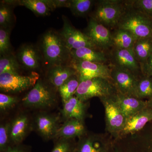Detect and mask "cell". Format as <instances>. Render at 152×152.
<instances>
[{"mask_svg":"<svg viewBox=\"0 0 152 152\" xmlns=\"http://www.w3.org/2000/svg\"><path fill=\"white\" fill-rule=\"evenodd\" d=\"M127 4L126 9L120 19L118 28L127 31L137 39L152 37V18Z\"/></svg>","mask_w":152,"mask_h":152,"instance_id":"obj_1","label":"cell"},{"mask_svg":"<svg viewBox=\"0 0 152 152\" xmlns=\"http://www.w3.org/2000/svg\"><path fill=\"white\" fill-rule=\"evenodd\" d=\"M42 47L45 60L53 66L62 65L70 61V51L60 34L52 30L45 33L42 39Z\"/></svg>","mask_w":152,"mask_h":152,"instance_id":"obj_2","label":"cell"},{"mask_svg":"<svg viewBox=\"0 0 152 152\" xmlns=\"http://www.w3.org/2000/svg\"><path fill=\"white\" fill-rule=\"evenodd\" d=\"M118 91L113 82L102 78H95L80 80L75 96L83 102H87L94 97L110 96Z\"/></svg>","mask_w":152,"mask_h":152,"instance_id":"obj_3","label":"cell"},{"mask_svg":"<svg viewBox=\"0 0 152 152\" xmlns=\"http://www.w3.org/2000/svg\"><path fill=\"white\" fill-rule=\"evenodd\" d=\"M127 5L117 0L99 1L92 18L106 27L117 26Z\"/></svg>","mask_w":152,"mask_h":152,"instance_id":"obj_4","label":"cell"},{"mask_svg":"<svg viewBox=\"0 0 152 152\" xmlns=\"http://www.w3.org/2000/svg\"><path fill=\"white\" fill-rule=\"evenodd\" d=\"M115 95L99 99L104 108L106 130L116 137L124 127L127 118L116 101Z\"/></svg>","mask_w":152,"mask_h":152,"instance_id":"obj_5","label":"cell"},{"mask_svg":"<svg viewBox=\"0 0 152 152\" xmlns=\"http://www.w3.org/2000/svg\"><path fill=\"white\" fill-rule=\"evenodd\" d=\"M26 107L34 109H47L56 104L54 93L41 80H38L33 88L23 99Z\"/></svg>","mask_w":152,"mask_h":152,"instance_id":"obj_6","label":"cell"},{"mask_svg":"<svg viewBox=\"0 0 152 152\" xmlns=\"http://www.w3.org/2000/svg\"><path fill=\"white\" fill-rule=\"evenodd\" d=\"M39 78V74L33 72L29 75L5 73L0 74V89L5 93H17L34 87Z\"/></svg>","mask_w":152,"mask_h":152,"instance_id":"obj_7","label":"cell"},{"mask_svg":"<svg viewBox=\"0 0 152 152\" xmlns=\"http://www.w3.org/2000/svg\"><path fill=\"white\" fill-rule=\"evenodd\" d=\"M69 66L77 71L80 80L102 78L112 82L111 67L105 64L70 60Z\"/></svg>","mask_w":152,"mask_h":152,"instance_id":"obj_8","label":"cell"},{"mask_svg":"<svg viewBox=\"0 0 152 152\" xmlns=\"http://www.w3.org/2000/svg\"><path fill=\"white\" fill-rule=\"evenodd\" d=\"M63 19L64 25L59 34L70 51L83 48L97 49L86 34L73 26L65 17L63 16Z\"/></svg>","mask_w":152,"mask_h":152,"instance_id":"obj_9","label":"cell"},{"mask_svg":"<svg viewBox=\"0 0 152 152\" xmlns=\"http://www.w3.org/2000/svg\"><path fill=\"white\" fill-rule=\"evenodd\" d=\"M140 77L128 70L111 66L112 82L118 92L122 94L136 97V89Z\"/></svg>","mask_w":152,"mask_h":152,"instance_id":"obj_10","label":"cell"},{"mask_svg":"<svg viewBox=\"0 0 152 152\" xmlns=\"http://www.w3.org/2000/svg\"><path fill=\"white\" fill-rule=\"evenodd\" d=\"M113 144L104 134L88 132L79 138L75 152H111Z\"/></svg>","mask_w":152,"mask_h":152,"instance_id":"obj_11","label":"cell"},{"mask_svg":"<svg viewBox=\"0 0 152 152\" xmlns=\"http://www.w3.org/2000/svg\"><path fill=\"white\" fill-rule=\"evenodd\" d=\"M86 34L99 50L104 51L113 46L112 33L107 28L92 18L88 22Z\"/></svg>","mask_w":152,"mask_h":152,"instance_id":"obj_12","label":"cell"},{"mask_svg":"<svg viewBox=\"0 0 152 152\" xmlns=\"http://www.w3.org/2000/svg\"><path fill=\"white\" fill-rule=\"evenodd\" d=\"M58 116L46 113H39L34 120L36 131L45 140L54 139L60 126Z\"/></svg>","mask_w":152,"mask_h":152,"instance_id":"obj_13","label":"cell"},{"mask_svg":"<svg viewBox=\"0 0 152 152\" xmlns=\"http://www.w3.org/2000/svg\"><path fill=\"white\" fill-rule=\"evenodd\" d=\"M152 121V110L147 106L140 111L127 118L124 127L116 138L121 139L137 132Z\"/></svg>","mask_w":152,"mask_h":152,"instance_id":"obj_14","label":"cell"},{"mask_svg":"<svg viewBox=\"0 0 152 152\" xmlns=\"http://www.w3.org/2000/svg\"><path fill=\"white\" fill-rule=\"evenodd\" d=\"M110 56L113 66L128 70L137 75L140 72L142 73L140 64L136 59L132 50L114 47Z\"/></svg>","mask_w":152,"mask_h":152,"instance_id":"obj_15","label":"cell"},{"mask_svg":"<svg viewBox=\"0 0 152 152\" xmlns=\"http://www.w3.org/2000/svg\"><path fill=\"white\" fill-rule=\"evenodd\" d=\"M30 118L27 114H21L10 122V137L12 146L21 144L31 127Z\"/></svg>","mask_w":152,"mask_h":152,"instance_id":"obj_16","label":"cell"},{"mask_svg":"<svg viewBox=\"0 0 152 152\" xmlns=\"http://www.w3.org/2000/svg\"><path fill=\"white\" fill-rule=\"evenodd\" d=\"M88 132L84 121L69 119L66 120L64 124L59 128L54 139L79 138Z\"/></svg>","mask_w":152,"mask_h":152,"instance_id":"obj_17","label":"cell"},{"mask_svg":"<svg viewBox=\"0 0 152 152\" xmlns=\"http://www.w3.org/2000/svg\"><path fill=\"white\" fill-rule=\"evenodd\" d=\"M121 110L127 118L143 110L148 106L147 100L118 92L114 96Z\"/></svg>","mask_w":152,"mask_h":152,"instance_id":"obj_18","label":"cell"},{"mask_svg":"<svg viewBox=\"0 0 152 152\" xmlns=\"http://www.w3.org/2000/svg\"><path fill=\"white\" fill-rule=\"evenodd\" d=\"M88 103L74 96L63 104L61 114L65 119L74 118L84 121L86 117Z\"/></svg>","mask_w":152,"mask_h":152,"instance_id":"obj_19","label":"cell"},{"mask_svg":"<svg viewBox=\"0 0 152 152\" xmlns=\"http://www.w3.org/2000/svg\"><path fill=\"white\" fill-rule=\"evenodd\" d=\"M77 74V71L70 66H53L48 73V80L50 84L58 90L70 78Z\"/></svg>","mask_w":152,"mask_h":152,"instance_id":"obj_20","label":"cell"},{"mask_svg":"<svg viewBox=\"0 0 152 152\" xmlns=\"http://www.w3.org/2000/svg\"><path fill=\"white\" fill-rule=\"evenodd\" d=\"M70 60L88 61L105 64L108 58L104 51L88 48H81L70 51Z\"/></svg>","mask_w":152,"mask_h":152,"instance_id":"obj_21","label":"cell"},{"mask_svg":"<svg viewBox=\"0 0 152 152\" xmlns=\"http://www.w3.org/2000/svg\"><path fill=\"white\" fill-rule=\"evenodd\" d=\"M17 59L26 69L35 70L40 66V58L36 49L32 45L23 46L18 52Z\"/></svg>","mask_w":152,"mask_h":152,"instance_id":"obj_22","label":"cell"},{"mask_svg":"<svg viewBox=\"0 0 152 152\" xmlns=\"http://www.w3.org/2000/svg\"><path fill=\"white\" fill-rule=\"evenodd\" d=\"M113 46L117 48L132 50L137 39L126 30L118 28L112 34Z\"/></svg>","mask_w":152,"mask_h":152,"instance_id":"obj_23","label":"cell"},{"mask_svg":"<svg viewBox=\"0 0 152 152\" xmlns=\"http://www.w3.org/2000/svg\"><path fill=\"white\" fill-rule=\"evenodd\" d=\"M132 51L140 64L145 62L152 53V37L138 39Z\"/></svg>","mask_w":152,"mask_h":152,"instance_id":"obj_24","label":"cell"},{"mask_svg":"<svg viewBox=\"0 0 152 152\" xmlns=\"http://www.w3.org/2000/svg\"><path fill=\"white\" fill-rule=\"evenodd\" d=\"M17 2L19 5L24 6L38 16L48 15L52 11L47 0H21Z\"/></svg>","mask_w":152,"mask_h":152,"instance_id":"obj_25","label":"cell"},{"mask_svg":"<svg viewBox=\"0 0 152 152\" xmlns=\"http://www.w3.org/2000/svg\"><path fill=\"white\" fill-rule=\"evenodd\" d=\"M80 82V78L78 75L77 74L70 78L59 88L58 91L63 104L75 96Z\"/></svg>","mask_w":152,"mask_h":152,"instance_id":"obj_26","label":"cell"},{"mask_svg":"<svg viewBox=\"0 0 152 152\" xmlns=\"http://www.w3.org/2000/svg\"><path fill=\"white\" fill-rule=\"evenodd\" d=\"M20 65L17 58L12 54L1 56L0 58V74L9 73L19 74Z\"/></svg>","mask_w":152,"mask_h":152,"instance_id":"obj_27","label":"cell"},{"mask_svg":"<svg viewBox=\"0 0 152 152\" xmlns=\"http://www.w3.org/2000/svg\"><path fill=\"white\" fill-rule=\"evenodd\" d=\"M136 97L148 100L152 98V77L142 75L139 77L136 91Z\"/></svg>","mask_w":152,"mask_h":152,"instance_id":"obj_28","label":"cell"},{"mask_svg":"<svg viewBox=\"0 0 152 152\" xmlns=\"http://www.w3.org/2000/svg\"><path fill=\"white\" fill-rule=\"evenodd\" d=\"M113 152H152V133L145 136L138 145L121 147Z\"/></svg>","mask_w":152,"mask_h":152,"instance_id":"obj_29","label":"cell"},{"mask_svg":"<svg viewBox=\"0 0 152 152\" xmlns=\"http://www.w3.org/2000/svg\"><path fill=\"white\" fill-rule=\"evenodd\" d=\"M94 2L91 0H71L69 8L74 15L84 16L91 10Z\"/></svg>","mask_w":152,"mask_h":152,"instance_id":"obj_30","label":"cell"},{"mask_svg":"<svg viewBox=\"0 0 152 152\" xmlns=\"http://www.w3.org/2000/svg\"><path fill=\"white\" fill-rule=\"evenodd\" d=\"M12 146L10 137V122L0 126V152L5 151Z\"/></svg>","mask_w":152,"mask_h":152,"instance_id":"obj_31","label":"cell"},{"mask_svg":"<svg viewBox=\"0 0 152 152\" xmlns=\"http://www.w3.org/2000/svg\"><path fill=\"white\" fill-rule=\"evenodd\" d=\"M51 152H75L77 142L75 139L59 138L56 140Z\"/></svg>","mask_w":152,"mask_h":152,"instance_id":"obj_32","label":"cell"},{"mask_svg":"<svg viewBox=\"0 0 152 152\" xmlns=\"http://www.w3.org/2000/svg\"><path fill=\"white\" fill-rule=\"evenodd\" d=\"M10 31L8 28H0V53L1 56L10 53L11 45L10 42Z\"/></svg>","mask_w":152,"mask_h":152,"instance_id":"obj_33","label":"cell"},{"mask_svg":"<svg viewBox=\"0 0 152 152\" xmlns=\"http://www.w3.org/2000/svg\"><path fill=\"white\" fill-rule=\"evenodd\" d=\"M0 7V26L1 27L8 28L12 20V10L11 4L5 1Z\"/></svg>","mask_w":152,"mask_h":152,"instance_id":"obj_34","label":"cell"},{"mask_svg":"<svg viewBox=\"0 0 152 152\" xmlns=\"http://www.w3.org/2000/svg\"><path fill=\"white\" fill-rule=\"evenodd\" d=\"M131 2L133 7L152 18V0H137Z\"/></svg>","mask_w":152,"mask_h":152,"instance_id":"obj_35","label":"cell"},{"mask_svg":"<svg viewBox=\"0 0 152 152\" xmlns=\"http://www.w3.org/2000/svg\"><path fill=\"white\" fill-rule=\"evenodd\" d=\"M18 101L16 97L1 93L0 94V110L4 112L13 107Z\"/></svg>","mask_w":152,"mask_h":152,"instance_id":"obj_36","label":"cell"},{"mask_svg":"<svg viewBox=\"0 0 152 152\" xmlns=\"http://www.w3.org/2000/svg\"><path fill=\"white\" fill-rule=\"evenodd\" d=\"M140 66L142 75L152 77V53Z\"/></svg>","mask_w":152,"mask_h":152,"instance_id":"obj_37","label":"cell"},{"mask_svg":"<svg viewBox=\"0 0 152 152\" xmlns=\"http://www.w3.org/2000/svg\"><path fill=\"white\" fill-rule=\"evenodd\" d=\"M52 11L60 7H69L70 1L66 0H47Z\"/></svg>","mask_w":152,"mask_h":152,"instance_id":"obj_38","label":"cell"},{"mask_svg":"<svg viewBox=\"0 0 152 152\" xmlns=\"http://www.w3.org/2000/svg\"><path fill=\"white\" fill-rule=\"evenodd\" d=\"M4 152H31V148L28 146L21 144L13 146Z\"/></svg>","mask_w":152,"mask_h":152,"instance_id":"obj_39","label":"cell"},{"mask_svg":"<svg viewBox=\"0 0 152 152\" xmlns=\"http://www.w3.org/2000/svg\"><path fill=\"white\" fill-rule=\"evenodd\" d=\"M147 102H148V107L152 110V98L148 100Z\"/></svg>","mask_w":152,"mask_h":152,"instance_id":"obj_40","label":"cell"}]
</instances>
